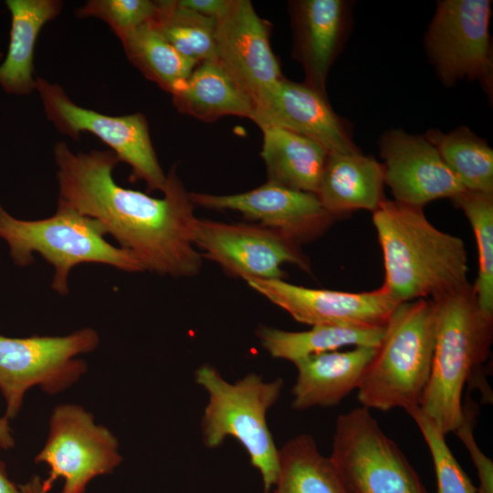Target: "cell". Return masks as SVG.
Wrapping results in <instances>:
<instances>
[{
	"label": "cell",
	"mask_w": 493,
	"mask_h": 493,
	"mask_svg": "<svg viewBox=\"0 0 493 493\" xmlns=\"http://www.w3.org/2000/svg\"><path fill=\"white\" fill-rule=\"evenodd\" d=\"M1 58H2V53L0 52V59H1Z\"/></svg>",
	"instance_id": "obj_37"
},
{
	"label": "cell",
	"mask_w": 493,
	"mask_h": 493,
	"mask_svg": "<svg viewBox=\"0 0 493 493\" xmlns=\"http://www.w3.org/2000/svg\"><path fill=\"white\" fill-rule=\"evenodd\" d=\"M372 222L383 256L382 287L397 302L434 299L470 285L463 240L433 226L422 207L385 199Z\"/></svg>",
	"instance_id": "obj_2"
},
{
	"label": "cell",
	"mask_w": 493,
	"mask_h": 493,
	"mask_svg": "<svg viewBox=\"0 0 493 493\" xmlns=\"http://www.w3.org/2000/svg\"><path fill=\"white\" fill-rule=\"evenodd\" d=\"M58 204L96 219L144 270L191 277L202 267L194 248L197 218L190 194L175 173L167 174L163 198L119 185L112 173L120 163L110 150L74 153L65 142L54 146Z\"/></svg>",
	"instance_id": "obj_1"
},
{
	"label": "cell",
	"mask_w": 493,
	"mask_h": 493,
	"mask_svg": "<svg viewBox=\"0 0 493 493\" xmlns=\"http://www.w3.org/2000/svg\"><path fill=\"white\" fill-rule=\"evenodd\" d=\"M190 197L194 205L208 209L240 212L297 243L320 235L335 219L323 208L317 194L270 182L240 194L190 193Z\"/></svg>",
	"instance_id": "obj_16"
},
{
	"label": "cell",
	"mask_w": 493,
	"mask_h": 493,
	"mask_svg": "<svg viewBox=\"0 0 493 493\" xmlns=\"http://www.w3.org/2000/svg\"><path fill=\"white\" fill-rule=\"evenodd\" d=\"M156 11L157 1L89 0L76 10V16L105 21L121 39L130 31L152 20Z\"/></svg>",
	"instance_id": "obj_31"
},
{
	"label": "cell",
	"mask_w": 493,
	"mask_h": 493,
	"mask_svg": "<svg viewBox=\"0 0 493 493\" xmlns=\"http://www.w3.org/2000/svg\"><path fill=\"white\" fill-rule=\"evenodd\" d=\"M379 150L384 184L399 203L423 208L434 200L453 199L465 191L424 135L393 129L381 136Z\"/></svg>",
	"instance_id": "obj_15"
},
{
	"label": "cell",
	"mask_w": 493,
	"mask_h": 493,
	"mask_svg": "<svg viewBox=\"0 0 493 493\" xmlns=\"http://www.w3.org/2000/svg\"><path fill=\"white\" fill-rule=\"evenodd\" d=\"M194 379L208 395L201 422L204 445L216 448L227 437L237 440L261 475L263 493H270L278 478L279 458L267 414L279 398L283 380L267 382L250 372L229 383L209 364L200 366Z\"/></svg>",
	"instance_id": "obj_6"
},
{
	"label": "cell",
	"mask_w": 493,
	"mask_h": 493,
	"mask_svg": "<svg viewBox=\"0 0 493 493\" xmlns=\"http://www.w3.org/2000/svg\"><path fill=\"white\" fill-rule=\"evenodd\" d=\"M270 26L248 0H233L217 19L218 59L252 100L255 110L284 76L269 40Z\"/></svg>",
	"instance_id": "obj_14"
},
{
	"label": "cell",
	"mask_w": 493,
	"mask_h": 493,
	"mask_svg": "<svg viewBox=\"0 0 493 493\" xmlns=\"http://www.w3.org/2000/svg\"><path fill=\"white\" fill-rule=\"evenodd\" d=\"M382 163L361 152H329L317 196L333 218L375 211L386 198Z\"/></svg>",
	"instance_id": "obj_20"
},
{
	"label": "cell",
	"mask_w": 493,
	"mask_h": 493,
	"mask_svg": "<svg viewBox=\"0 0 493 493\" xmlns=\"http://www.w3.org/2000/svg\"><path fill=\"white\" fill-rule=\"evenodd\" d=\"M129 61L149 80L173 94L197 63L185 58L154 27L151 20L120 39Z\"/></svg>",
	"instance_id": "obj_26"
},
{
	"label": "cell",
	"mask_w": 493,
	"mask_h": 493,
	"mask_svg": "<svg viewBox=\"0 0 493 493\" xmlns=\"http://www.w3.org/2000/svg\"><path fill=\"white\" fill-rule=\"evenodd\" d=\"M452 200L464 212L476 237L478 272L473 291L481 310L493 316V193L465 190Z\"/></svg>",
	"instance_id": "obj_29"
},
{
	"label": "cell",
	"mask_w": 493,
	"mask_h": 493,
	"mask_svg": "<svg viewBox=\"0 0 493 493\" xmlns=\"http://www.w3.org/2000/svg\"><path fill=\"white\" fill-rule=\"evenodd\" d=\"M406 412L415 422L430 451L436 477V493H477V487L447 446L446 435L422 414L419 407Z\"/></svg>",
	"instance_id": "obj_30"
},
{
	"label": "cell",
	"mask_w": 493,
	"mask_h": 493,
	"mask_svg": "<svg viewBox=\"0 0 493 493\" xmlns=\"http://www.w3.org/2000/svg\"><path fill=\"white\" fill-rule=\"evenodd\" d=\"M151 22L185 58L197 64L218 58L217 19L185 9L176 0H164L157 1Z\"/></svg>",
	"instance_id": "obj_28"
},
{
	"label": "cell",
	"mask_w": 493,
	"mask_h": 493,
	"mask_svg": "<svg viewBox=\"0 0 493 493\" xmlns=\"http://www.w3.org/2000/svg\"><path fill=\"white\" fill-rule=\"evenodd\" d=\"M260 129V154L267 182L316 194L329 152L316 142L292 131L272 126Z\"/></svg>",
	"instance_id": "obj_23"
},
{
	"label": "cell",
	"mask_w": 493,
	"mask_h": 493,
	"mask_svg": "<svg viewBox=\"0 0 493 493\" xmlns=\"http://www.w3.org/2000/svg\"><path fill=\"white\" fill-rule=\"evenodd\" d=\"M329 457L349 493H429L367 407L337 417Z\"/></svg>",
	"instance_id": "obj_7"
},
{
	"label": "cell",
	"mask_w": 493,
	"mask_h": 493,
	"mask_svg": "<svg viewBox=\"0 0 493 493\" xmlns=\"http://www.w3.org/2000/svg\"><path fill=\"white\" fill-rule=\"evenodd\" d=\"M377 347L357 346L302 358L294 362L296 383L292 408L306 410L340 404L359 386Z\"/></svg>",
	"instance_id": "obj_19"
},
{
	"label": "cell",
	"mask_w": 493,
	"mask_h": 493,
	"mask_svg": "<svg viewBox=\"0 0 493 493\" xmlns=\"http://www.w3.org/2000/svg\"><path fill=\"white\" fill-rule=\"evenodd\" d=\"M297 242L264 226L196 220L194 245L204 256L243 279H282L285 263L307 269Z\"/></svg>",
	"instance_id": "obj_12"
},
{
	"label": "cell",
	"mask_w": 493,
	"mask_h": 493,
	"mask_svg": "<svg viewBox=\"0 0 493 493\" xmlns=\"http://www.w3.org/2000/svg\"><path fill=\"white\" fill-rule=\"evenodd\" d=\"M49 467L43 490L48 493L56 480L64 483L58 493H85L96 477L111 474L122 462L119 442L104 425L82 406L57 405L49 418L47 440L35 457Z\"/></svg>",
	"instance_id": "obj_11"
},
{
	"label": "cell",
	"mask_w": 493,
	"mask_h": 493,
	"mask_svg": "<svg viewBox=\"0 0 493 493\" xmlns=\"http://www.w3.org/2000/svg\"><path fill=\"white\" fill-rule=\"evenodd\" d=\"M432 300L435 347L419 410L446 435L461 423L465 384L488 357L493 316L481 310L471 285Z\"/></svg>",
	"instance_id": "obj_3"
},
{
	"label": "cell",
	"mask_w": 493,
	"mask_h": 493,
	"mask_svg": "<svg viewBox=\"0 0 493 493\" xmlns=\"http://www.w3.org/2000/svg\"><path fill=\"white\" fill-rule=\"evenodd\" d=\"M257 292L310 326L383 327L400 304L383 287L367 292L315 289L283 279H245Z\"/></svg>",
	"instance_id": "obj_13"
},
{
	"label": "cell",
	"mask_w": 493,
	"mask_h": 493,
	"mask_svg": "<svg viewBox=\"0 0 493 493\" xmlns=\"http://www.w3.org/2000/svg\"><path fill=\"white\" fill-rule=\"evenodd\" d=\"M477 406L471 400L463 404L461 423L454 433L465 445L477 470L478 487L477 493H493V463L477 446L474 437V426L477 415Z\"/></svg>",
	"instance_id": "obj_32"
},
{
	"label": "cell",
	"mask_w": 493,
	"mask_h": 493,
	"mask_svg": "<svg viewBox=\"0 0 493 493\" xmlns=\"http://www.w3.org/2000/svg\"><path fill=\"white\" fill-rule=\"evenodd\" d=\"M489 0H442L436 4L424 37L437 78L446 87L477 80L488 96L493 91Z\"/></svg>",
	"instance_id": "obj_9"
},
{
	"label": "cell",
	"mask_w": 493,
	"mask_h": 493,
	"mask_svg": "<svg viewBox=\"0 0 493 493\" xmlns=\"http://www.w3.org/2000/svg\"><path fill=\"white\" fill-rule=\"evenodd\" d=\"M351 6L345 0H296L289 3L294 58L307 85L323 94L329 71L351 33Z\"/></svg>",
	"instance_id": "obj_18"
},
{
	"label": "cell",
	"mask_w": 493,
	"mask_h": 493,
	"mask_svg": "<svg viewBox=\"0 0 493 493\" xmlns=\"http://www.w3.org/2000/svg\"><path fill=\"white\" fill-rule=\"evenodd\" d=\"M435 338L433 300L400 303L356 389L362 406L383 412L419 407L431 373Z\"/></svg>",
	"instance_id": "obj_4"
},
{
	"label": "cell",
	"mask_w": 493,
	"mask_h": 493,
	"mask_svg": "<svg viewBox=\"0 0 493 493\" xmlns=\"http://www.w3.org/2000/svg\"><path fill=\"white\" fill-rule=\"evenodd\" d=\"M105 235L96 219L60 204L53 215L38 220L15 218L0 204V238L6 242L14 263L27 267L34 262V254L40 255L54 268L52 289L62 296L69 292L70 271L82 263L144 271L130 251L111 245Z\"/></svg>",
	"instance_id": "obj_5"
},
{
	"label": "cell",
	"mask_w": 493,
	"mask_h": 493,
	"mask_svg": "<svg viewBox=\"0 0 493 493\" xmlns=\"http://www.w3.org/2000/svg\"><path fill=\"white\" fill-rule=\"evenodd\" d=\"M384 327L319 325L304 331H288L261 326L257 334L272 357L294 363L302 358L346 346L378 347Z\"/></svg>",
	"instance_id": "obj_24"
},
{
	"label": "cell",
	"mask_w": 493,
	"mask_h": 493,
	"mask_svg": "<svg viewBox=\"0 0 493 493\" xmlns=\"http://www.w3.org/2000/svg\"><path fill=\"white\" fill-rule=\"evenodd\" d=\"M45 114L57 130L74 140L82 131L97 136L118 157L131 166V183L143 181L148 192H163L167 184L152 143L145 116L140 112L110 116L74 103L64 89L36 77Z\"/></svg>",
	"instance_id": "obj_10"
},
{
	"label": "cell",
	"mask_w": 493,
	"mask_h": 493,
	"mask_svg": "<svg viewBox=\"0 0 493 493\" xmlns=\"http://www.w3.org/2000/svg\"><path fill=\"white\" fill-rule=\"evenodd\" d=\"M259 128L272 126L307 137L328 152H361L350 125L332 109L327 94L283 77L251 119Z\"/></svg>",
	"instance_id": "obj_17"
},
{
	"label": "cell",
	"mask_w": 493,
	"mask_h": 493,
	"mask_svg": "<svg viewBox=\"0 0 493 493\" xmlns=\"http://www.w3.org/2000/svg\"><path fill=\"white\" fill-rule=\"evenodd\" d=\"M21 493H45L43 490L42 480L37 475H34L25 484L18 485Z\"/></svg>",
	"instance_id": "obj_36"
},
{
	"label": "cell",
	"mask_w": 493,
	"mask_h": 493,
	"mask_svg": "<svg viewBox=\"0 0 493 493\" xmlns=\"http://www.w3.org/2000/svg\"><path fill=\"white\" fill-rule=\"evenodd\" d=\"M172 97L178 111L207 122L226 115L251 120L255 113L252 100L218 58L198 63Z\"/></svg>",
	"instance_id": "obj_21"
},
{
	"label": "cell",
	"mask_w": 493,
	"mask_h": 493,
	"mask_svg": "<svg viewBox=\"0 0 493 493\" xmlns=\"http://www.w3.org/2000/svg\"><path fill=\"white\" fill-rule=\"evenodd\" d=\"M424 136L465 190L493 193V150L487 141L465 126L446 133L430 129Z\"/></svg>",
	"instance_id": "obj_27"
},
{
	"label": "cell",
	"mask_w": 493,
	"mask_h": 493,
	"mask_svg": "<svg viewBox=\"0 0 493 493\" xmlns=\"http://www.w3.org/2000/svg\"><path fill=\"white\" fill-rule=\"evenodd\" d=\"M11 14L6 57L0 65V86L9 94L27 95L36 89L34 53L38 34L46 23L61 12L59 0H6Z\"/></svg>",
	"instance_id": "obj_22"
},
{
	"label": "cell",
	"mask_w": 493,
	"mask_h": 493,
	"mask_svg": "<svg viewBox=\"0 0 493 493\" xmlns=\"http://www.w3.org/2000/svg\"><path fill=\"white\" fill-rule=\"evenodd\" d=\"M0 493H21L18 488L8 477L5 465L0 460Z\"/></svg>",
	"instance_id": "obj_34"
},
{
	"label": "cell",
	"mask_w": 493,
	"mask_h": 493,
	"mask_svg": "<svg viewBox=\"0 0 493 493\" xmlns=\"http://www.w3.org/2000/svg\"><path fill=\"white\" fill-rule=\"evenodd\" d=\"M100 343L98 332L83 328L64 336L33 335L10 338L0 335V390L6 402L8 420L19 413L25 393L38 386L47 394L71 387L87 372L77 358L93 351Z\"/></svg>",
	"instance_id": "obj_8"
},
{
	"label": "cell",
	"mask_w": 493,
	"mask_h": 493,
	"mask_svg": "<svg viewBox=\"0 0 493 493\" xmlns=\"http://www.w3.org/2000/svg\"><path fill=\"white\" fill-rule=\"evenodd\" d=\"M279 469L270 493H349L314 438L298 435L278 449Z\"/></svg>",
	"instance_id": "obj_25"
},
{
	"label": "cell",
	"mask_w": 493,
	"mask_h": 493,
	"mask_svg": "<svg viewBox=\"0 0 493 493\" xmlns=\"http://www.w3.org/2000/svg\"><path fill=\"white\" fill-rule=\"evenodd\" d=\"M14 446V439L8 425V419L5 416L0 418V446L9 448Z\"/></svg>",
	"instance_id": "obj_35"
},
{
	"label": "cell",
	"mask_w": 493,
	"mask_h": 493,
	"mask_svg": "<svg viewBox=\"0 0 493 493\" xmlns=\"http://www.w3.org/2000/svg\"><path fill=\"white\" fill-rule=\"evenodd\" d=\"M176 3L202 16L219 19L228 12L233 0H176Z\"/></svg>",
	"instance_id": "obj_33"
}]
</instances>
